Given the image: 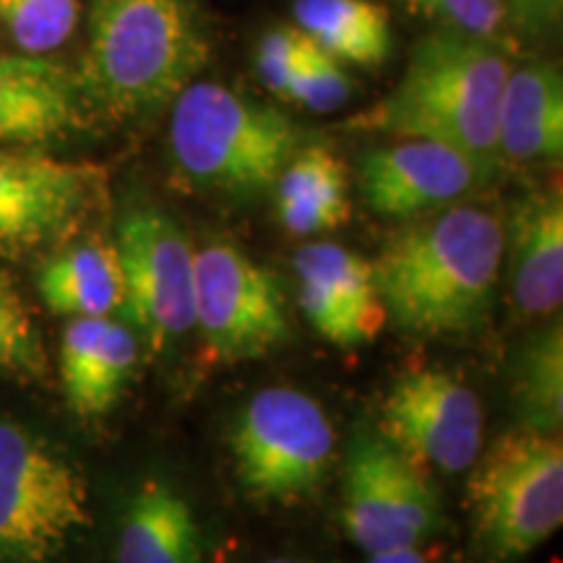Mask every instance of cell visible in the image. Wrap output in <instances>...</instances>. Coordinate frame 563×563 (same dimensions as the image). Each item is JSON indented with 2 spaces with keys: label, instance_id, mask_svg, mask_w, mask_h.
I'll list each match as a JSON object with an SVG mask.
<instances>
[{
  "label": "cell",
  "instance_id": "cell-1",
  "mask_svg": "<svg viewBox=\"0 0 563 563\" xmlns=\"http://www.w3.org/2000/svg\"><path fill=\"white\" fill-rule=\"evenodd\" d=\"M501 269V214L470 201L410 220L373 262L386 319L415 336L477 332Z\"/></svg>",
  "mask_w": 563,
  "mask_h": 563
},
{
  "label": "cell",
  "instance_id": "cell-2",
  "mask_svg": "<svg viewBox=\"0 0 563 563\" xmlns=\"http://www.w3.org/2000/svg\"><path fill=\"white\" fill-rule=\"evenodd\" d=\"M511 66L506 45L433 30L415 45L397 87L352 115L347 129L428 139L496 170L498 104Z\"/></svg>",
  "mask_w": 563,
  "mask_h": 563
},
{
  "label": "cell",
  "instance_id": "cell-3",
  "mask_svg": "<svg viewBox=\"0 0 563 563\" xmlns=\"http://www.w3.org/2000/svg\"><path fill=\"white\" fill-rule=\"evenodd\" d=\"M209 47L186 0H95L76 89L110 118L170 104L196 81Z\"/></svg>",
  "mask_w": 563,
  "mask_h": 563
},
{
  "label": "cell",
  "instance_id": "cell-4",
  "mask_svg": "<svg viewBox=\"0 0 563 563\" xmlns=\"http://www.w3.org/2000/svg\"><path fill=\"white\" fill-rule=\"evenodd\" d=\"M300 150L290 115L217 81H191L173 100L167 152L173 173L191 191L253 199Z\"/></svg>",
  "mask_w": 563,
  "mask_h": 563
},
{
  "label": "cell",
  "instance_id": "cell-5",
  "mask_svg": "<svg viewBox=\"0 0 563 563\" xmlns=\"http://www.w3.org/2000/svg\"><path fill=\"white\" fill-rule=\"evenodd\" d=\"M477 563H519L563 522L561 435L511 428L483 449L467 481Z\"/></svg>",
  "mask_w": 563,
  "mask_h": 563
},
{
  "label": "cell",
  "instance_id": "cell-6",
  "mask_svg": "<svg viewBox=\"0 0 563 563\" xmlns=\"http://www.w3.org/2000/svg\"><path fill=\"white\" fill-rule=\"evenodd\" d=\"M334 446V428L323 407L290 386L253 394L230 431L238 481L262 504L308 501L327 481Z\"/></svg>",
  "mask_w": 563,
  "mask_h": 563
},
{
  "label": "cell",
  "instance_id": "cell-7",
  "mask_svg": "<svg viewBox=\"0 0 563 563\" xmlns=\"http://www.w3.org/2000/svg\"><path fill=\"white\" fill-rule=\"evenodd\" d=\"M87 525L81 470L37 433L0 420V563H51Z\"/></svg>",
  "mask_w": 563,
  "mask_h": 563
},
{
  "label": "cell",
  "instance_id": "cell-8",
  "mask_svg": "<svg viewBox=\"0 0 563 563\" xmlns=\"http://www.w3.org/2000/svg\"><path fill=\"white\" fill-rule=\"evenodd\" d=\"M194 308L211 363L258 361L292 336L279 277L232 243L214 241L196 251Z\"/></svg>",
  "mask_w": 563,
  "mask_h": 563
},
{
  "label": "cell",
  "instance_id": "cell-9",
  "mask_svg": "<svg viewBox=\"0 0 563 563\" xmlns=\"http://www.w3.org/2000/svg\"><path fill=\"white\" fill-rule=\"evenodd\" d=\"M342 527L365 555L422 545L443 527L441 496L431 475L363 428L344 464Z\"/></svg>",
  "mask_w": 563,
  "mask_h": 563
},
{
  "label": "cell",
  "instance_id": "cell-10",
  "mask_svg": "<svg viewBox=\"0 0 563 563\" xmlns=\"http://www.w3.org/2000/svg\"><path fill=\"white\" fill-rule=\"evenodd\" d=\"M123 269L121 313L152 352H165L196 323V251L170 214L133 207L118 222Z\"/></svg>",
  "mask_w": 563,
  "mask_h": 563
},
{
  "label": "cell",
  "instance_id": "cell-11",
  "mask_svg": "<svg viewBox=\"0 0 563 563\" xmlns=\"http://www.w3.org/2000/svg\"><path fill=\"white\" fill-rule=\"evenodd\" d=\"M376 433L422 473L456 475L485 446V412L473 386L446 368L407 371L391 384Z\"/></svg>",
  "mask_w": 563,
  "mask_h": 563
},
{
  "label": "cell",
  "instance_id": "cell-12",
  "mask_svg": "<svg viewBox=\"0 0 563 563\" xmlns=\"http://www.w3.org/2000/svg\"><path fill=\"white\" fill-rule=\"evenodd\" d=\"M104 173L32 150H0V253L66 243L100 209Z\"/></svg>",
  "mask_w": 563,
  "mask_h": 563
},
{
  "label": "cell",
  "instance_id": "cell-13",
  "mask_svg": "<svg viewBox=\"0 0 563 563\" xmlns=\"http://www.w3.org/2000/svg\"><path fill=\"white\" fill-rule=\"evenodd\" d=\"M493 170L428 139H399L361 157L363 199L378 217L410 222L467 199Z\"/></svg>",
  "mask_w": 563,
  "mask_h": 563
},
{
  "label": "cell",
  "instance_id": "cell-14",
  "mask_svg": "<svg viewBox=\"0 0 563 563\" xmlns=\"http://www.w3.org/2000/svg\"><path fill=\"white\" fill-rule=\"evenodd\" d=\"M292 269L302 316L334 347L371 344L389 323L373 262L355 251L327 241L308 243L295 253Z\"/></svg>",
  "mask_w": 563,
  "mask_h": 563
},
{
  "label": "cell",
  "instance_id": "cell-15",
  "mask_svg": "<svg viewBox=\"0 0 563 563\" xmlns=\"http://www.w3.org/2000/svg\"><path fill=\"white\" fill-rule=\"evenodd\" d=\"M509 306L519 321L555 319L563 302V203L559 191H534L504 222Z\"/></svg>",
  "mask_w": 563,
  "mask_h": 563
},
{
  "label": "cell",
  "instance_id": "cell-16",
  "mask_svg": "<svg viewBox=\"0 0 563 563\" xmlns=\"http://www.w3.org/2000/svg\"><path fill=\"white\" fill-rule=\"evenodd\" d=\"M141 363V340L129 323L68 319L60 336L58 373L68 410L79 418H102L123 399Z\"/></svg>",
  "mask_w": 563,
  "mask_h": 563
},
{
  "label": "cell",
  "instance_id": "cell-17",
  "mask_svg": "<svg viewBox=\"0 0 563 563\" xmlns=\"http://www.w3.org/2000/svg\"><path fill=\"white\" fill-rule=\"evenodd\" d=\"M81 123L76 79L45 55H0V144L32 146Z\"/></svg>",
  "mask_w": 563,
  "mask_h": 563
},
{
  "label": "cell",
  "instance_id": "cell-18",
  "mask_svg": "<svg viewBox=\"0 0 563 563\" xmlns=\"http://www.w3.org/2000/svg\"><path fill=\"white\" fill-rule=\"evenodd\" d=\"M201 561L203 530L194 504L167 477H144L123 504L112 563Z\"/></svg>",
  "mask_w": 563,
  "mask_h": 563
},
{
  "label": "cell",
  "instance_id": "cell-19",
  "mask_svg": "<svg viewBox=\"0 0 563 563\" xmlns=\"http://www.w3.org/2000/svg\"><path fill=\"white\" fill-rule=\"evenodd\" d=\"M498 162L534 165L563 154V79L551 60L514 63L496 129Z\"/></svg>",
  "mask_w": 563,
  "mask_h": 563
},
{
  "label": "cell",
  "instance_id": "cell-20",
  "mask_svg": "<svg viewBox=\"0 0 563 563\" xmlns=\"http://www.w3.org/2000/svg\"><path fill=\"white\" fill-rule=\"evenodd\" d=\"M40 298L66 319H100L123 308V269L115 241L95 235L76 241L42 264Z\"/></svg>",
  "mask_w": 563,
  "mask_h": 563
},
{
  "label": "cell",
  "instance_id": "cell-21",
  "mask_svg": "<svg viewBox=\"0 0 563 563\" xmlns=\"http://www.w3.org/2000/svg\"><path fill=\"white\" fill-rule=\"evenodd\" d=\"M277 220L290 235L308 238L350 220L347 167L329 146H300L272 186Z\"/></svg>",
  "mask_w": 563,
  "mask_h": 563
},
{
  "label": "cell",
  "instance_id": "cell-22",
  "mask_svg": "<svg viewBox=\"0 0 563 563\" xmlns=\"http://www.w3.org/2000/svg\"><path fill=\"white\" fill-rule=\"evenodd\" d=\"M295 26L340 63L378 68L391 53V24L376 0H295Z\"/></svg>",
  "mask_w": 563,
  "mask_h": 563
},
{
  "label": "cell",
  "instance_id": "cell-23",
  "mask_svg": "<svg viewBox=\"0 0 563 563\" xmlns=\"http://www.w3.org/2000/svg\"><path fill=\"white\" fill-rule=\"evenodd\" d=\"M511 405L519 426L545 435L563 428V327L555 316L532 332L511 363Z\"/></svg>",
  "mask_w": 563,
  "mask_h": 563
},
{
  "label": "cell",
  "instance_id": "cell-24",
  "mask_svg": "<svg viewBox=\"0 0 563 563\" xmlns=\"http://www.w3.org/2000/svg\"><path fill=\"white\" fill-rule=\"evenodd\" d=\"M0 24L26 55H47L79 24V0H0Z\"/></svg>",
  "mask_w": 563,
  "mask_h": 563
},
{
  "label": "cell",
  "instance_id": "cell-25",
  "mask_svg": "<svg viewBox=\"0 0 563 563\" xmlns=\"http://www.w3.org/2000/svg\"><path fill=\"white\" fill-rule=\"evenodd\" d=\"M0 373L19 378L47 373L45 344L32 308L5 274H0Z\"/></svg>",
  "mask_w": 563,
  "mask_h": 563
},
{
  "label": "cell",
  "instance_id": "cell-26",
  "mask_svg": "<svg viewBox=\"0 0 563 563\" xmlns=\"http://www.w3.org/2000/svg\"><path fill=\"white\" fill-rule=\"evenodd\" d=\"M350 95L352 79L342 63L302 34L300 58L295 66L290 91H287V102H298L313 112H332L342 108Z\"/></svg>",
  "mask_w": 563,
  "mask_h": 563
},
{
  "label": "cell",
  "instance_id": "cell-27",
  "mask_svg": "<svg viewBox=\"0 0 563 563\" xmlns=\"http://www.w3.org/2000/svg\"><path fill=\"white\" fill-rule=\"evenodd\" d=\"M397 3H402L415 16L433 21L435 30L460 32L498 45L517 40L498 0H397Z\"/></svg>",
  "mask_w": 563,
  "mask_h": 563
},
{
  "label": "cell",
  "instance_id": "cell-28",
  "mask_svg": "<svg viewBox=\"0 0 563 563\" xmlns=\"http://www.w3.org/2000/svg\"><path fill=\"white\" fill-rule=\"evenodd\" d=\"M300 45H302V32L298 26H279L272 30L262 40L258 47V76L266 84V89L274 95L287 100V91H290V81L300 58Z\"/></svg>",
  "mask_w": 563,
  "mask_h": 563
},
{
  "label": "cell",
  "instance_id": "cell-29",
  "mask_svg": "<svg viewBox=\"0 0 563 563\" xmlns=\"http://www.w3.org/2000/svg\"><path fill=\"white\" fill-rule=\"evenodd\" d=\"M514 37H545L561 21L563 0H498Z\"/></svg>",
  "mask_w": 563,
  "mask_h": 563
},
{
  "label": "cell",
  "instance_id": "cell-30",
  "mask_svg": "<svg viewBox=\"0 0 563 563\" xmlns=\"http://www.w3.org/2000/svg\"><path fill=\"white\" fill-rule=\"evenodd\" d=\"M365 563H441L433 551H426L422 545L394 548V551L373 553Z\"/></svg>",
  "mask_w": 563,
  "mask_h": 563
},
{
  "label": "cell",
  "instance_id": "cell-31",
  "mask_svg": "<svg viewBox=\"0 0 563 563\" xmlns=\"http://www.w3.org/2000/svg\"><path fill=\"white\" fill-rule=\"evenodd\" d=\"M266 563H311V561H302V559H272Z\"/></svg>",
  "mask_w": 563,
  "mask_h": 563
}]
</instances>
